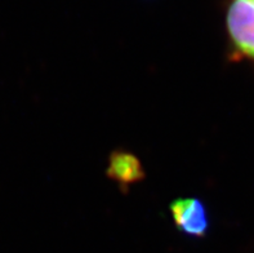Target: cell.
<instances>
[{
    "instance_id": "obj_1",
    "label": "cell",
    "mask_w": 254,
    "mask_h": 253,
    "mask_svg": "<svg viewBox=\"0 0 254 253\" xmlns=\"http://www.w3.org/2000/svg\"><path fill=\"white\" fill-rule=\"evenodd\" d=\"M227 30L239 53L254 61V1L231 0L227 10Z\"/></svg>"
},
{
    "instance_id": "obj_2",
    "label": "cell",
    "mask_w": 254,
    "mask_h": 253,
    "mask_svg": "<svg viewBox=\"0 0 254 253\" xmlns=\"http://www.w3.org/2000/svg\"><path fill=\"white\" fill-rule=\"evenodd\" d=\"M171 212L174 225L185 235L205 237L209 229V220L204 204L196 198L177 199L172 203Z\"/></svg>"
},
{
    "instance_id": "obj_3",
    "label": "cell",
    "mask_w": 254,
    "mask_h": 253,
    "mask_svg": "<svg viewBox=\"0 0 254 253\" xmlns=\"http://www.w3.org/2000/svg\"><path fill=\"white\" fill-rule=\"evenodd\" d=\"M107 174L122 186H130L143 179L145 170L135 155L127 151H115L111 154Z\"/></svg>"
},
{
    "instance_id": "obj_4",
    "label": "cell",
    "mask_w": 254,
    "mask_h": 253,
    "mask_svg": "<svg viewBox=\"0 0 254 253\" xmlns=\"http://www.w3.org/2000/svg\"><path fill=\"white\" fill-rule=\"evenodd\" d=\"M253 1H254V0H253Z\"/></svg>"
}]
</instances>
